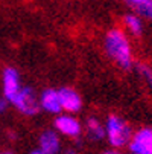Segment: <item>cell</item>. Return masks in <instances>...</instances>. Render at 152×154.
Here are the masks:
<instances>
[{
	"mask_svg": "<svg viewBox=\"0 0 152 154\" xmlns=\"http://www.w3.org/2000/svg\"><path fill=\"white\" fill-rule=\"evenodd\" d=\"M105 51L120 67L129 69L133 64V54L128 37L120 29H111L105 35Z\"/></svg>",
	"mask_w": 152,
	"mask_h": 154,
	"instance_id": "obj_1",
	"label": "cell"
},
{
	"mask_svg": "<svg viewBox=\"0 0 152 154\" xmlns=\"http://www.w3.org/2000/svg\"><path fill=\"white\" fill-rule=\"evenodd\" d=\"M105 134L110 140V143L116 148L123 146L125 143H128L131 140L133 134H131V128L129 125L122 121L117 116H110L106 121V127H105Z\"/></svg>",
	"mask_w": 152,
	"mask_h": 154,
	"instance_id": "obj_2",
	"label": "cell"
},
{
	"mask_svg": "<svg viewBox=\"0 0 152 154\" xmlns=\"http://www.w3.org/2000/svg\"><path fill=\"white\" fill-rule=\"evenodd\" d=\"M40 149L46 154H56L59 151V137L56 133L47 130L40 136Z\"/></svg>",
	"mask_w": 152,
	"mask_h": 154,
	"instance_id": "obj_9",
	"label": "cell"
},
{
	"mask_svg": "<svg viewBox=\"0 0 152 154\" xmlns=\"http://www.w3.org/2000/svg\"><path fill=\"white\" fill-rule=\"evenodd\" d=\"M6 107H8V99L0 98V113H3L5 110H6Z\"/></svg>",
	"mask_w": 152,
	"mask_h": 154,
	"instance_id": "obj_14",
	"label": "cell"
},
{
	"mask_svg": "<svg viewBox=\"0 0 152 154\" xmlns=\"http://www.w3.org/2000/svg\"><path fill=\"white\" fill-rule=\"evenodd\" d=\"M103 154H117L116 151H106V152H103Z\"/></svg>",
	"mask_w": 152,
	"mask_h": 154,
	"instance_id": "obj_17",
	"label": "cell"
},
{
	"mask_svg": "<svg viewBox=\"0 0 152 154\" xmlns=\"http://www.w3.org/2000/svg\"><path fill=\"white\" fill-rule=\"evenodd\" d=\"M129 149L134 154H152V128H142L129 140Z\"/></svg>",
	"mask_w": 152,
	"mask_h": 154,
	"instance_id": "obj_4",
	"label": "cell"
},
{
	"mask_svg": "<svg viewBox=\"0 0 152 154\" xmlns=\"http://www.w3.org/2000/svg\"><path fill=\"white\" fill-rule=\"evenodd\" d=\"M20 79H18V72L12 67H8L3 70V95L5 99L12 101L15 95L20 92Z\"/></svg>",
	"mask_w": 152,
	"mask_h": 154,
	"instance_id": "obj_5",
	"label": "cell"
},
{
	"mask_svg": "<svg viewBox=\"0 0 152 154\" xmlns=\"http://www.w3.org/2000/svg\"><path fill=\"white\" fill-rule=\"evenodd\" d=\"M137 72H139V75L152 87V69L149 67V66H146V64H139V66H137Z\"/></svg>",
	"mask_w": 152,
	"mask_h": 154,
	"instance_id": "obj_13",
	"label": "cell"
},
{
	"mask_svg": "<svg viewBox=\"0 0 152 154\" xmlns=\"http://www.w3.org/2000/svg\"><path fill=\"white\" fill-rule=\"evenodd\" d=\"M12 104L25 115H35L40 110V101L37 99V95L32 87H21L20 92L12 99Z\"/></svg>",
	"mask_w": 152,
	"mask_h": 154,
	"instance_id": "obj_3",
	"label": "cell"
},
{
	"mask_svg": "<svg viewBox=\"0 0 152 154\" xmlns=\"http://www.w3.org/2000/svg\"><path fill=\"white\" fill-rule=\"evenodd\" d=\"M58 95H59V101H61V107L67 112H79L81 107H82V101H81V96L73 90L70 87H62V89L58 90Z\"/></svg>",
	"mask_w": 152,
	"mask_h": 154,
	"instance_id": "obj_6",
	"label": "cell"
},
{
	"mask_svg": "<svg viewBox=\"0 0 152 154\" xmlns=\"http://www.w3.org/2000/svg\"><path fill=\"white\" fill-rule=\"evenodd\" d=\"M62 154H78L75 149H72V148H69V149H66V151H64Z\"/></svg>",
	"mask_w": 152,
	"mask_h": 154,
	"instance_id": "obj_15",
	"label": "cell"
},
{
	"mask_svg": "<svg viewBox=\"0 0 152 154\" xmlns=\"http://www.w3.org/2000/svg\"><path fill=\"white\" fill-rule=\"evenodd\" d=\"M125 3L133 8L137 14L152 20V0H125Z\"/></svg>",
	"mask_w": 152,
	"mask_h": 154,
	"instance_id": "obj_10",
	"label": "cell"
},
{
	"mask_svg": "<svg viewBox=\"0 0 152 154\" xmlns=\"http://www.w3.org/2000/svg\"><path fill=\"white\" fill-rule=\"evenodd\" d=\"M55 128L59 133L66 134V136H72V137H76L81 133L79 122L72 116H58L55 119Z\"/></svg>",
	"mask_w": 152,
	"mask_h": 154,
	"instance_id": "obj_7",
	"label": "cell"
},
{
	"mask_svg": "<svg viewBox=\"0 0 152 154\" xmlns=\"http://www.w3.org/2000/svg\"><path fill=\"white\" fill-rule=\"evenodd\" d=\"M131 154H134V152H131Z\"/></svg>",
	"mask_w": 152,
	"mask_h": 154,
	"instance_id": "obj_19",
	"label": "cell"
},
{
	"mask_svg": "<svg viewBox=\"0 0 152 154\" xmlns=\"http://www.w3.org/2000/svg\"><path fill=\"white\" fill-rule=\"evenodd\" d=\"M87 134H88V137L93 139V140H99L105 136V128L97 119L90 118L87 121Z\"/></svg>",
	"mask_w": 152,
	"mask_h": 154,
	"instance_id": "obj_11",
	"label": "cell"
},
{
	"mask_svg": "<svg viewBox=\"0 0 152 154\" xmlns=\"http://www.w3.org/2000/svg\"><path fill=\"white\" fill-rule=\"evenodd\" d=\"M40 107H43L49 113H59L62 107H61V101H59V95L58 90L53 89H46L41 93L40 98Z\"/></svg>",
	"mask_w": 152,
	"mask_h": 154,
	"instance_id": "obj_8",
	"label": "cell"
},
{
	"mask_svg": "<svg viewBox=\"0 0 152 154\" xmlns=\"http://www.w3.org/2000/svg\"><path fill=\"white\" fill-rule=\"evenodd\" d=\"M0 154H12V152H9V151H3V152H0Z\"/></svg>",
	"mask_w": 152,
	"mask_h": 154,
	"instance_id": "obj_18",
	"label": "cell"
},
{
	"mask_svg": "<svg viewBox=\"0 0 152 154\" xmlns=\"http://www.w3.org/2000/svg\"><path fill=\"white\" fill-rule=\"evenodd\" d=\"M125 25L134 35H140L142 34V20L139 18V15H136V14H126L125 15Z\"/></svg>",
	"mask_w": 152,
	"mask_h": 154,
	"instance_id": "obj_12",
	"label": "cell"
},
{
	"mask_svg": "<svg viewBox=\"0 0 152 154\" xmlns=\"http://www.w3.org/2000/svg\"><path fill=\"white\" fill-rule=\"evenodd\" d=\"M31 154H46V152H44V151H41V149L38 148V149H32Z\"/></svg>",
	"mask_w": 152,
	"mask_h": 154,
	"instance_id": "obj_16",
	"label": "cell"
}]
</instances>
